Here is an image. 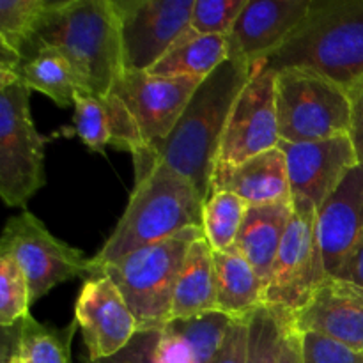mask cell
I'll list each match as a JSON object with an SVG mask.
<instances>
[{"label": "cell", "instance_id": "cell-11", "mask_svg": "<svg viewBox=\"0 0 363 363\" xmlns=\"http://www.w3.org/2000/svg\"><path fill=\"white\" fill-rule=\"evenodd\" d=\"M204 80L156 77L149 71H123L112 92L119 96L144 137L145 147L165 140Z\"/></svg>", "mask_w": 363, "mask_h": 363}, {"label": "cell", "instance_id": "cell-19", "mask_svg": "<svg viewBox=\"0 0 363 363\" xmlns=\"http://www.w3.org/2000/svg\"><path fill=\"white\" fill-rule=\"evenodd\" d=\"M293 215V199L289 202L248 206L234 247L248 259L257 275L268 286L273 264L282 245L284 234Z\"/></svg>", "mask_w": 363, "mask_h": 363}, {"label": "cell", "instance_id": "cell-29", "mask_svg": "<svg viewBox=\"0 0 363 363\" xmlns=\"http://www.w3.org/2000/svg\"><path fill=\"white\" fill-rule=\"evenodd\" d=\"M74 131L91 151L105 155L110 145L108 124L101 99L96 96L77 92L74 96Z\"/></svg>", "mask_w": 363, "mask_h": 363}, {"label": "cell", "instance_id": "cell-37", "mask_svg": "<svg viewBox=\"0 0 363 363\" xmlns=\"http://www.w3.org/2000/svg\"><path fill=\"white\" fill-rule=\"evenodd\" d=\"M351 140L357 149L358 162L363 163V78L351 89Z\"/></svg>", "mask_w": 363, "mask_h": 363}, {"label": "cell", "instance_id": "cell-26", "mask_svg": "<svg viewBox=\"0 0 363 363\" xmlns=\"http://www.w3.org/2000/svg\"><path fill=\"white\" fill-rule=\"evenodd\" d=\"M293 321L284 312L261 305L248 315L247 363H277L287 325Z\"/></svg>", "mask_w": 363, "mask_h": 363}, {"label": "cell", "instance_id": "cell-4", "mask_svg": "<svg viewBox=\"0 0 363 363\" xmlns=\"http://www.w3.org/2000/svg\"><path fill=\"white\" fill-rule=\"evenodd\" d=\"M255 64L318 71L350 92L363 78V0H314L293 38Z\"/></svg>", "mask_w": 363, "mask_h": 363}, {"label": "cell", "instance_id": "cell-15", "mask_svg": "<svg viewBox=\"0 0 363 363\" xmlns=\"http://www.w3.org/2000/svg\"><path fill=\"white\" fill-rule=\"evenodd\" d=\"M314 0H247L229 34V59L255 64L286 45L307 20Z\"/></svg>", "mask_w": 363, "mask_h": 363}, {"label": "cell", "instance_id": "cell-20", "mask_svg": "<svg viewBox=\"0 0 363 363\" xmlns=\"http://www.w3.org/2000/svg\"><path fill=\"white\" fill-rule=\"evenodd\" d=\"M216 311L233 319H245L257 311L264 298V282L236 247L213 254Z\"/></svg>", "mask_w": 363, "mask_h": 363}, {"label": "cell", "instance_id": "cell-27", "mask_svg": "<svg viewBox=\"0 0 363 363\" xmlns=\"http://www.w3.org/2000/svg\"><path fill=\"white\" fill-rule=\"evenodd\" d=\"M48 4L50 0H0V46L23 59Z\"/></svg>", "mask_w": 363, "mask_h": 363}, {"label": "cell", "instance_id": "cell-16", "mask_svg": "<svg viewBox=\"0 0 363 363\" xmlns=\"http://www.w3.org/2000/svg\"><path fill=\"white\" fill-rule=\"evenodd\" d=\"M300 333L314 332L363 353V289L328 277L293 319Z\"/></svg>", "mask_w": 363, "mask_h": 363}, {"label": "cell", "instance_id": "cell-10", "mask_svg": "<svg viewBox=\"0 0 363 363\" xmlns=\"http://www.w3.org/2000/svg\"><path fill=\"white\" fill-rule=\"evenodd\" d=\"M124 71H151L190 30L195 0H112Z\"/></svg>", "mask_w": 363, "mask_h": 363}, {"label": "cell", "instance_id": "cell-24", "mask_svg": "<svg viewBox=\"0 0 363 363\" xmlns=\"http://www.w3.org/2000/svg\"><path fill=\"white\" fill-rule=\"evenodd\" d=\"M13 74L20 78L30 91L43 92L62 108L74 105V96L77 92H82L67 60L57 50L48 46L35 48L34 53L25 59Z\"/></svg>", "mask_w": 363, "mask_h": 363}, {"label": "cell", "instance_id": "cell-17", "mask_svg": "<svg viewBox=\"0 0 363 363\" xmlns=\"http://www.w3.org/2000/svg\"><path fill=\"white\" fill-rule=\"evenodd\" d=\"M363 234V163H358L318 209V236L328 275Z\"/></svg>", "mask_w": 363, "mask_h": 363}, {"label": "cell", "instance_id": "cell-22", "mask_svg": "<svg viewBox=\"0 0 363 363\" xmlns=\"http://www.w3.org/2000/svg\"><path fill=\"white\" fill-rule=\"evenodd\" d=\"M215 250L208 240L201 238L190 247L174 293L172 319L195 318L216 312Z\"/></svg>", "mask_w": 363, "mask_h": 363}, {"label": "cell", "instance_id": "cell-5", "mask_svg": "<svg viewBox=\"0 0 363 363\" xmlns=\"http://www.w3.org/2000/svg\"><path fill=\"white\" fill-rule=\"evenodd\" d=\"M201 238H204V229L190 227L98 269L96 275L108 277L121 291L137 319L138 332L163 330L172 321L177 279L190 247Z\"/></svg>", "mask_w": 363, "mask_h": 363}, {"label": "cell", "instance_id": "cell-2", "mask_svg": "<svg viewBox=\"0 0 363 363\" xmlns=\"http://www.w3.org/2000/svg\"><path fill=\"white\" fill-rule=\"evenodd\" d=\"M39 46L57 50L73 69L80 91L96 98L108 96L124 71L112 0H50L23 60Z\"/></svg>", "mask_w": 363, "mask_h": 363}, {"label": "cell", "instance_id": "cell-35", "mask_svg": "<svg viewBox=\"0 0 363 363\" xmlns=\"http://www.w3.org/2000/svg\"><path fill=\"white\" fill-rule=\"evenodd\" d=\"M248 318L233 319L225 340L211 363H247Z\"/></svg>", "mask_w": 363, "mask_h": 363}, {"label": "cell", "instance_id": "cell-7", "mask_svg": "<svg viewBox=\"0 0 363 363\" xmlns=\"http://www.w3.org/2000/svg\"><path fill=\"white\" fill-rule=\"evenodd\" d=\"M275 98L282 142H319L351 135L350 94L318 71L280 69L275 78Z\"/></svg>", "mask_w": 363, "mask_h": 363}, {"label": "cell", "instance_id": "cell-30", "mask_svg": "<svg viewBox=\"0 0 363 363\" xmlns=\"http://www.w3.org/2000/svg\"><path fill=\"white\" fill-rule=\"evenodd\" d=\"M103 103V108L106 113V124H108L110 133V145L119 151L130 152L131 156L137 155L138 151L145 147L144 137L138 128L137 119L126 103L119 98L117 94L110 92L105 98H99Z\"/></svg>", "mask_w": 363, "mask_h": 363}, {"label": "cell", "instance_id": "cell-14", "mask_svg": "<svg viewBox=\"0 0 363 363\" xmlns=\"http://www.w3.org/2000/svg\"><path fill=\"white\" fill-rule=\"evenodd\" d=\"M286 156L293 197H303L321 208L339 188L347 174L358 165V155L351 135H337L319 142H279Z\"/></svg>", "mask_w": 363, "mask_h": 363}, {"label": "cell", "instance_id": "cell-18", "mask_svg": "<svg viewBox=\"0 0 363 363\" xmlns=\"http://www.w3.org/2000/svg\"><path fill=\"white\" fill-rule=\"evenodd\" d=\"M215 191L238 195L248 206L289 202L293 191L287 176L286 156L275 147L236 165L216 163L211 179V194Z\"/></svg>", "mask_w": 363, "mask_h": 363}, {"label": "cell", "instance_id": "cell-9", "mask_svg": "<svg viewBox=\"0 0 363 363\" xmlns=\"http://www.w3.org/2000/svg\"><path fill=\"white\" fill-rule=\"evenodd\" d=\"M0 255H9L20 266L30 303L67 280H87L96 275L92 259H85L84 252L57 240L30 211H21L7 220L0 238Z\"/></svg>", "mask_w": 363, "mask_h": 363}, {"label": "cell", "instance_id": "cell-39", "mask_svg": "<svg viewBox=\"0 0 363 363\" xmlns=\"http://www.w3.org/2000/svg\"><path fill=\"white\" fill-rule=\"evenodd\" d=\"M2 363H25V362H23V358L20 357V354H14V357L7 358V360H4Z\"/></svg>", "mask_w": 363, "mask_h": 363}, {"label": "cell", "instance_id": "cell-12", "mask_svg": "<svg viewBox=\"0 0 363 363\" xmlns=\"http://www.w3.org/2000/svg\"><path fill=\"white\" fill-rule=\"evenodd\" d=\"M254 77L241 91L227 123L218 163H236L279 147L277 116V73L255 64Z\"/></svg>", "mask_w": 363, "mask_h": 363}, {"label": "cell", "instance_id": "cell-23", "mask_svg": "<svg viewBox=\"0 0 363 363\" xmlns=\"http://www.w3.org/2000/svg\"><path fill=\"white\" fill-rule=\"evenodd\" d=\"M229 59V41L223 35L199 34L194 28L170 48L149 73L167 78L206 80Z\"/></svg>", "mask_w": 363, "mask_h": 363}, {"label": "cell", "instance_id": "cell-13", "mask_svg": "<svg viewBox=\"0 0 363 363\" xmlns=\"http://www.w3.org/2000/svg\"><path fill=\"white\" fill-rule=\"evenodd\" d=\"M74 321L82 330L91 362L123 351L138 332L133 312L116 284L105 275L84 282L74 305Z\"/></svg>", "mask_w": 363, "mask_h": 363}, {"label": "cell", "instance_id": "cell-28", "mask_svg": "<svg viewBox=\"0 0 363 363\" xmlns=\"http://www.w3.org/2000/svg\"><path fill=\"white\" fill-rule=\"evenodd\" d=\"M30 293L20 266L9 257L0 255V326L11 328L30 312Z\"/></svg>", "mask_w": 363, "mask_h": 363}, {"label": "cell", "instance_id": "cell-33", "mask_svg": "<svg viewBox=\"0 0 363 363\" xmlns=\"http://www.w3.org/2000/svg\"><path fill=\"white\" fill-rule=\"evenodd\" d=\"M160 333L162 330L137 332L123 351L103 360H87V363H155V350L158 346Z\"/></svg>", "mask_w": 363, "mask_h": 363}, {"label": "cell", "instance_id": "cell-3", "mask_svg": "<svg viewBox=\"0 0 363 363\" xmlns=\"http://www.w3.org/2000/svg\"><path fill=\"white\" fill-rule=\"evenodd\" d=\"M202 213L204 201L194 183L165 163H156L144 179L135 183L124 215L92 257L96 273L140 248L162 243L190 227H202Z\"/></svg>", "mask_w": 363, "mask_h": 363}, {"label": "cell", "instance_id": "cell-6", "mask_svg": "<svg viewBox=\"0 0 363 363\" xmlns=\"http://www.w3.org/2000/svg\"><path fill=\"white\" fill-rule=\"evenodd\" d=\"M45 138L30 116V89L0 71V197L23 208L46 184Z\"/></svg>", "mask_w": 363, "mask_h": 363}, {"label": "cell", "instance_id": "cell-36", "mask_svg": "<svg viewBox=\"0 0 363 363\" xmlns=\"http://www.w3.org/2000/svg\"><path fill=\"white\" fill-rule=\"evenodd\" d=\"M332 277L363 289V234L354 241V245L350 248V252Z\"/></svg>", "mask_w": 363, "mask_h": 363}, {"label": "cell", "instance_id": "cell-21", "mask_svg": "<svg viewBox=\"0 0 363 363\" xmlns=\"http://www.w3.org/2000/svg\"><path fill=\"white\" fill-rule=\"evenodd\" d=\"M78 323L52 328L35 321L30 314L18 325L4 330L2 362L20 354L25 363H73L71 344Z\"/></svg>", "mask_w": 363, "mask_h": 363}, {"label": "cell", "instance_id": "cell-32", "mask_svg": "<svg viewBox=\"0 0 363 363\" xmlns=\"http://www.w3.org/2000/svg\"><path fill=\"white\" fill-rule=\"evenodd\" d=\"M303 363H363V353L321 333H301Z\"/></svg>", "mask_w": 363, "mask_h": 363}, {"label": "cell", "instance_id": "cell-34", "mask_svg": "<svg viewBox=\"0 0 363 363\" xmlns=\"http://www.w3.org/2000/svg\"><path fill=\"white\" fill-rule=\"evenodd\" d=\"M155 363H197V358L190 342L176 328L167 325L160 333Z\"/></svg>", "mask_w": 363, "mask_h": 363}, {"label": "cell", "instance_id": "cell-38", "mask_svg": "<svg viewBox=\"0 0 363 363\" xmlns=\"http://www.w3.org/2000/svg\"><path fill=\"white\" fill-rule=\"evenodd\" d=\"M277 363H303V350H301V333L293 326V321L287 325L284 333L282 346H280L279 362Z\"/></svg>", "mask_w": 363, "mask_h": 363}, {"label": "cell", "instance_id": "cell-1", "mask_svg": "<svg viewBox=\"0 0 363 363\" xmlns=\"http://www.w3.org/2000/svg\"><path fill=\"white\" fill-rule=\"evenodd\" d=\"M255 69L257 66L248 60L227 59L213 71L199 85L172 133L133 155L135 183L144 179L156 163H165L190 179L202 201H208L227 123Z\"/></svg>", "mask_w": 363, "mask_h": 363}, {"label": "cell", "instance_id": "cell-8", "mask_svg": "<svg viewBox=\"0 0 363 363\" xmlns=\"http://www.w3.org/2000/svg\"><path fill=\"white\" fill-rule=\"evenodd\" d=\"M318 236V209L303 197H293V215L264 289L262 305L296 318L328 279Z\"/></svg>", "mask_w": 363, "mask_h": 363}, {"label": "cell", "instance_id": "cell-31", "mask_svg": "<svg viewBox=\"0 0 363 363\" xmlns=\"http://www.w3.org/2000/svg\"><path fill=\"white\" fill-rule=\"evenodd\" d=\"M247 0H195L190 27L199 34L229 38Z\"/></svg>", "mask_w": 363, "mask_h": 363}, {"label": "cell", "instance_id": "cell-25", "mask_svg": "<svg viewBox=\"0 0 363 363\" xmlns=\"http://www.w3.org/2000/svg\"><path fill=\"white\" fill-rule=\"evenodd\" d=\"M248 204L229 191H215L204 202L202 227L208 243L215 252L229 250L236 245Z\"/></svg>", "mask_w": 363, "mask_h": 363}]
</instances>
